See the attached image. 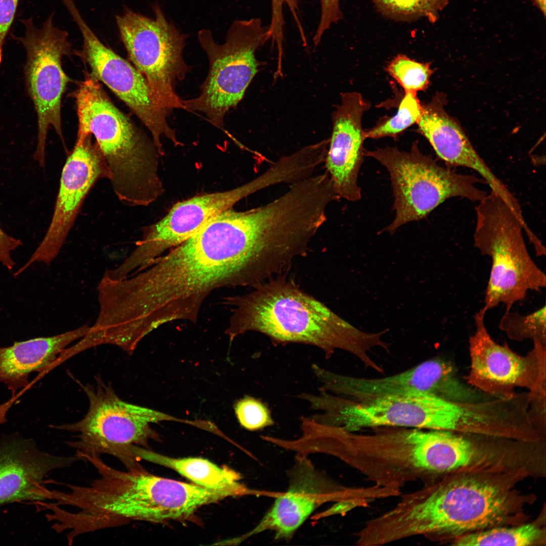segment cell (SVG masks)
Here are the masks:
<instances>
[{
    "label": "cell",
    "mask_w": 546,
    "mask_h": 546,
    "mask_svg": "<svg viewBox=\"0 0 546 546\" xmlns=\"http://www.w3.org/2000/svg\"><path fill=\"white\" fill-rule=\"evenodd\" d=\"M369 434L340 430L333 454L373 484L400 490L406 484H426L456 471L462 453L452 434L443 430L380 427Z\"/></svg>",
    "instance_id": "4"
},
{
    "label": "cell",
    "mask_w": 546,
    "mask_h": 546,
    "mask_svg": "<svg viewBox=\"0 0 546 546\" xmlns=\"http://www.w3.org/2000/svg\"><path fill=\"white\" fill-rule=\"evenodd\" d=\"M320 6V14L327 18L339 15L341 12L340 0H316Z\"/></svg>",
    "instance_id": "32"
},
{
    "label": "cell",
    "mask_w": 546,
    "mask_h": 546,
    "mask_svg": "<svg viewBox=\"0 0 546 546\" xmlns=\"http://www.w3.org/2000/svg\"><path fill=\"white\" fill-rule=\"evenodd\" d=\"M19 0H0V65L6 37L14 20Z\"/></svg>",
    "instance_id": "29"
},
{
    "label": "cell",
    "mask_w": 546,
    "mask_h": 546,
    "mask_svg": "<svg viewBox=\"0 0 546 546\" xmlns=\"http://www.w3.org/2000/svg\"><path fill=\"white\" fill-rule=\"evenodd\" d=\"M153 9V19L126 8L116 22L128 58L147 80L158 105L170 113L184 109L176 86L191 69L183 55L186 36L168 21L158 5Z\"/></svg>",
    "instance_id": "10"
},
{
    "label": "cell",
    "mask_w": 546,
    "mask_h": 546,
    "mask_svg": "<svg viewBox=\"0 0 546 546\" xmlns=\"http://www.w3.org/2000/svg\"><path fill=\"white\" fill-rule=\"evenodd\" d=\"M92 135L77 136L62 169L51 223L42 240L16 274L35 262L50 264L57 256L72 228L82 204L95 184L110 179L106 162Z\"/></svg>",
    "instance_id": "16"
},
{
    "label": "cell",
    "mask_w": 546,
    "mask_h": 546,
    "mask_svg": "<svg viewBox=\"0 0 546 546\" xmlns=\"http://www.w3.org/2000/svg\"><path fill=\"white\" fill-rule=\"evenodd\" d=\"M22 245L21 240L8 235L0 226V263L8 269L12 270L15 264L12 252Z\"/></svg>",
    "instance_id": "31"
},
{
    "label": "cell",
    "mask_w": 546,
    "mask_h": 546,
    "mask_svg": "<svg viewBox=\"0 0 546 546\" xmlns=\"http://www.w3.org/2000/svg\"><path fill=\"white\" fill-rule=\"evenodd\" d=\"M316 378L320 389L356 402L409 394H425L446 400L464 402L471 388L457 376L449 362L440 358L425 361L399 373L378 378L339 374L319 369Z\"/></svg>",
    "instance_id": "15"
},
{
    "label": "cell",
    "mask_w": 546,
    "mask_h": 546,
    "mask_svg": "<svg viewBox=\"0 0 546 546\" xmlns=\"http://www.w3.org/2000/svg\"><path fill=\"white\" fill-rule=\"evenodd\" d=\"M529 393V417L531 423L541 435L545 427L546 393Z\"/></svg>",
    "instance_id": "30"
},
{
    "label": "cell",
    "mask_w": 546,
    "mask_h": 546,
    "mask_svg": "<svg viewBox=\"0 0 546 546\" xmlns=\"http://www.w3.org/2000/svg\"><path fill=\"white\" fill-rule=\"evenodd\" d=\"M422 104L417 93H405L400 102L397 113L391 117L380 119L372 128L365 130V139H377L390 137L396 140L400 134L411 125L417 124Z\"/></svg>",
    "instance_id": "24"
},
{
    "label": "cell",
    "mask_w": 546,
    "mask_h": 546,
    "mask_svg": "<svg viewBox=\"0 0 546 546\" xmlns=\"http://www.w3.org/2000/svg\"><path fill=\"white\" fill-rule=\"evenodd\" d=\"M475 212L474 245L491 260L482 309L486 312L503 303L510 310L529 291L545 287V275L528 252L521 223L503 199L490 192Z\"/></svg>",
    "instance_id": "6"
},
{
    "label": "cell",
    "mask_w": 546,
    "mask_h": 546,
    "mask_svg": "<svg viewBox=\"0 0 546 546\" xmlns=\"http://www.w3.org/2000/svg\"><path fill=\"white\" fill-rule=\"evenodd\" d=\"M364 155L378 161L390 176L396 215L382 232L393 234L403 224L425 218L446 199L461 197L478 202L487 195L478 187L485 183L483 179L440 166L431 155L421 152L418 141L413 143L409 152L387 146L374 151L365 149Z\"/></svg>",
    "instance_id": "7"
},
{
    "label": "cell",
    "mask_w": 546,
    "mask_h": 546,
    "mask_svg": "<svg viewBox=\"0 0 546 546\" xmlns=\"http://www.w3.org/2000/svg\"><path fill=\"white\" fill-rule=\"evenodd\" d=\"M371 107L361 94L348 92L332 114L333 130L324 163L334 190L340 198H361L358 175L364 160L365 130L362 117Z\"/></svg>",
    "instance_id": "18"
},
{
    "label": "cell",
    "mask_w": 546,
    "mask_h": 546,
    "mask_svg": "<svg viewBox=\"0 0 546 546\" xmlns=\"http://www.w3.org/2000/svg\"><path fill=\"white\" fill-rule=\"evenodd\" d=\"M83 461L76 453L65 457L45 452L34 442L20 437L0 442V507L11 503L49 499L51 491L43 485L53 470Z\"/></svg>",
    "instance_id": "19"
},
{
    "label": "cell",
    "mask_w": 546,
    "mask_h": 546,
    "mask_svg": "<svg viewBox=\"0 0 546 546\" xmlns=\"http://www.w3.org/2000/svg\"><path fill=\"white\" fill-rule=\"evenodd\" d=\"M234 410L241 426L250 431L258 430L275 423L267 406L259 399L250 396L237 401Z\"/></svg>",
    "instance_id": "28"
},
{
    "label": "cell",
    "mask_w": 546,
    "mask_h": 546,
    "mask_svg": "<svg viewBox=\"0 0 546 546\" xmlns=\"http://www.w3.org/2000/svg\"><path fill=\"white\" fill-rule=\"evenodd\" d=\"M21 22L25 27L24 35L12 34L11 36L23 46L26 52L24 68L25 85L37 120V144L33 158L44 167L46 140L50 126L65 144L61 100L69 78L63 69L62 59L71 53V44L68 33L54 25L53 13L41 28L35 26L32 17Z\"/></svg>",
    "instance_id": "11"
},
{
    "label": "cell",
    "mask_w": 546,
    "mask_h": 546,
    "mask_svg": "<svg viewBox=\"0 0 546 546\" xmlns=\"http://www.w3.org/2000/svg\"><path fill=\"white\" fill-rule=\"evenodd\" d=\"M546 307L543 305L528 314L506 311L500 320L499 329L512 340L539 341L546 344Z\"/></svg>",
    "instance_id": "25"
},
{
    "label": "cell",
    "mask_w": 546,
    "mask_h": 546,
    "mask_svg": "<svg viewBox=\"0 0 546 546\" xmlns=\"http://www.w3.org/2000/svg\"><path fill=\"white\" fill-rule=\"evenodd\" d=\"M264 188L258 176L233 189L194 197L175 204L161 219L143 230L142 238L125 260L112 269L124 279L141 270L191 237L218 214L232 208L244 198Z\"/></svg>",
    "instance_id": "14"
},
{
    "label": "cell",
    "mask_w": 546,
    "mask_h": 546,
    "mask_svg": "<svg viewBox=\"0 0 546 546\" xmlns=\"http://www.w3.org/2000/svg\"><path fill=\"white\" fill-rule=\"evenodd\" d=\"M383 15L397 20L409 21L425 18L432 23L448 0H372Z\"/></svg>",
    "instance_id": "26"
},
{
    "label": "cell",
    "mask_w": 546,
    "mask_h": 546,
    "mask_svg": "<svg viewBox=\"0 0 546 546\" xmlns=\"http://www.w3.org/2000/svg\"><path fill=\"white\" fill-rule=\"evenodd\" d=\"M198 37L209 69L200 95L183 100L184 109L203 113L213 125L223 129L226 113L241 101L258 71L255 54L269 40L268 26L258 17L238 20L222 44L217 43L207 29L199 31Z\"/></svg>",
    "instance_id": "8"
},
{
    "label": "cell",
    "mask_w": 546,
    "mask_h": 546,
    "mask_svg": "<svg viewBox=\"0 0 546 546\" xmlns=\"http://www.w3.org/2000/svg\"><path fill=\"white\" fill-rule=\"evenodd\" d=\"M534 1L544 15L545 11V0H534Z\"/></svg>",
    "instance_id": "33"
},
{
    "label": "cell",
    "mask_w": 546,
    "mask_h": 546,
    "mask_svg": "<svg viewBox=\"0 0 546 546\" xmlns=\"http://www.w3.org/2000/svg\"><path fill=\"white\" fill-rule=\"evenodd\" d=\"M87 324L57 335L16 342L0 348V383L13 393L26 387L29 375L56 366L62 352L73 342L84 337Z\"/></svg>",
    "instance_id": "21"
},
{
    "label": "cell",
    "mask_w": 546,
    "mask_h": 546,
    "mask_svg": "<svg viewBox=\"0 0 546 546\" xmlns=\"http://www.w3.org/2000/svg\"><path fill=\"white\" fill-rule=\"evenodd\" d=\"M446 101L444 94L437 93L430 102L422 104L417 131L428 141L447 166L475 170L491 193L509 201L512 194L480 156L458 123L446 113L444 109Z\"/></svg>",
    "instance_id": "20"
},
{
    "label": "cell",
    "mask_w": 546,
    "mask_h": 546,
    "mask_svg": "<svg viewBox=\"0 0 546 546\" xmlns=\"http://www.w3.org/2000/svg\"><path fill=\"white\" fill-rule=\"evenodd\" d=\"M289 486L280 494L258 524L243 538L270 530L277 539L291 538L323 504L331 501L357 503L366 497L364 487L337 485L320 474L304 457L297 458L289 473Z\"/></svg>",
    "instance_id": "17"
},
{
    "label": "cell",
    "mask_w": 546,
    "mask_h": 546,
    "mask_svg": "<svg viewBox=\"0 0 546 546\" xmlns=\"http://www.w3.org/2000/svg\"><path fill=\"white\" fill-rule=\"evenodd\" d=\"M481 308L474 315L475 331L470 337V369L467 383L491 396H511L516 388L531 393H546V344L533 341L525 355L513 351L506 343H496L484 323Z\"/></svg>",
    "instance_id": "13"
},
{
    "label": "cell",
    "mask_w": 546,
    "mask_h": 546,
    "mask_svg": "<svg viewBox=\"0 0 546 546\" xmlns=\"http://www.w3.org/2000/svg\"><path fill=\"white\" fill-rule=\"evenodd\" d=\"M246 294L225 298L232 315L225 333L231 340L248 332L261 333L275 344H303L321 349L327 359L337 350L372 366L373 350L381 333L360 331L282 274L254 286Z\"/></svg>",
    "instance_id": "2"
},
{
    "label": "cell",
    "mask_w": 546,
    "mask_h": 546,
    "mask_svg": "<svg viewBox=\"0 0 546 546\" xmlns=\"http://www.w3.org/2000/svg\"><path fill=\"white\" fill-rule=\"evenodd\" d=\"M64 5L82 36V49L77 55L88 65L90 73L106 85L147 127L159 155L164 153L162 138L175 146L182 145L168 123L170 113L158 105L144 76L102 43L82 18L74 0H67Z\"/></svg>",
    "instance_id": "12"
},
{
    "label": "cell",
    "mask_w": 546,
    "mask_h": 546,
    "mask_svg": "<svg viewBox=\"0 0 546 546\" xmlns=\"http://www.w3.org/2000/svg\"><path fill=\"white\" fill-rule=\"evenodd\" d=\"M77 136L93 134L110 173L112 188L128 206H147L163 192L159 153L153 143L111 102L90 73L84 72L74 94Z\"/></svg>",
    "instance_id": "5"
},
{
    "label": "cell",
    "mask_w": 546,
    "mask_h": 546,
    "mask_svg": "<svg viewBox=\"0 0 546 546\" xmlns=\"http://www.w3.org/2000/svg\"><path fill=\"white\" fill-rule=\"evenodd\" d=\"M259 282L246 237L230 209L148 267L116 281L113 293L123 322L144 337L169 323L196 322L202 304L216 289Z\"/></svg>",
    "instance_id": "1"
},
{
    "label": "cell",
    "mask_w": 546,
    "mask_h": 546,
    "mask_svg": "<svg viewBox=\"0 0 546 546\" xmlns=\"http://www.w3.org/2000/svg\"><path fill=\"white\" fill-rule=\"evenodd\" d=\"M133 456L173 469L195 484L209 489L228 493L231 496L250 493L240 482L241 477L234 470L221 468L199 458L175 459L138 445L131 449Z\"/></svg>",
    "instance_id": "22"
},
{
    "label": "cell",
    "mask_w": 546,
    "mask_h": 546,
    "mask_svg": "<svg viewBox=\"0 0 546 546\" xmlns=\"http://www.w3.org/2000/svg\"><path fill=\"white\" fill-rule=\"evenodd\" d=\"M385 69L401 86L404 93L417 94L427 89L433 73L429 63L419 62L402 54L395 57Z\"/></svg>",
    "instance_id": "27"
},
{
    "label": "cell",
    "mask_w": 546,
    "mask_h": 546,
    "mask_svg": "<svg viewBox=\"0 0 546 546\" xmlns=\"http://www.w3.org/2000/svg\"><path fill=\"white\" fill-rule=\"evenodd\" d=\"M81 385L88 400L86 414L76 422L57 427L75 434L67 444L76 453L111 455L127 468L139 461L131 452L132 445L149 449L148 441L158 439L150 423L177 420L123 401L99 376L95 385Z\"/></svg>",
    "instance_id": "9"
},
{
    "label": "cell",
    "mask_w": 546,
    "mask_h": 546,
    "mask_svg": "<svg viewBox=\"0 0 546 546\" xmlns=\"http://www.w3.org/2000/svg\"><path fill=\"white\" fill-rule=\"evenodd\" d=\"M502 480L464 473L424 484L403 494L391 509L374 518L383 544L422 536L442 540L510 522L519 497Z\"/></svg>",
    "instance_id": "3"
},
{
    "label": "cell",
    "mask_w": 546,
    "mask_h": 546,
    "mask_svg": "<svg viewBox=\"0 0 546 546\" xmlns=\"http://www.w3.org/2000/svg\"><path fill=\"white\" fill-rule=\"evenodd\" d=\"M545 541V531L535 523L514 527H493L466 534L454 541L458 545H532Z\"/></svg>",
    "instance_id": "23"
}]
</instances>
